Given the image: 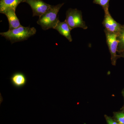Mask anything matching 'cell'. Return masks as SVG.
Returning a JSON list of instances; mask_svg holds the SVG:
<instances>
[{
    "label": "cell",
    "mask_w": 124,
    "mask_h": 124,
    "mask_svg": "<svg viewBox=\"0 0 124 124\" xmlns=\"http://www.w3.org/2000/svg\"><path fill=\"white\" fill-rule=\"evenodd\" d=\"M64 4L62 3L55 6L51 5L45 13L39 17L37 23L43 30L54 29L59 20L57 16L58 13Z\"/></svg>",
    "instance_id": "1"
},
{
    "label": "cell",
    "mask_w": 124,
    "mask_h": 124,
    "mask_svg": "<svg viewBox=\"0 0 124 124\" xmlns=\"http://www.w3.org/2000/svg\"><path fill=\"white\" fill-rule=\"evenodd\" d=\"M36 32V29L33 27H25L21 26L15 29L9 30L7 31L1 32L0 35L13 44L26 40L35 35Z\"/></svg>",
    "instance_id": "2"
},
{
    "label": "cell",
    "mask_w": 124,
    "mask_h": 124,
    "mask_svg": "<svg viewBox=\"0 0 124 124\" xmlns=\"http://www.w3.org/2000/svg\"><path fill=\"white\" fill-rule=\"evenodd\" d=\"M65 20L72 30L77 28H80L84 29L88 28L82 18V13L77 9L68 10L67 12Z\"/></svg>",
    "instance_id": "3"
},
{
    "label": "cell",
    "mask_w": 124,
    "mask_h": 124,
    "mask_svg": "<svg viewBox=\"0 0 124 124\" xmlns=\"http://www.w3.org/2000/svg\"><path fill=\"white\" fill-rule=\"evenodd\" d=\"M104 31L106 37L107 43L111 54L112 64L115 66L116 60L120 58L119 55L116 54L119 43L117 39V33L110 32L105 29Z\"/></svg>",
    "instance_id": "4"
},
{
    "label": "cell",
    "mask_w": 124,
    "mask_h": 124,
    "mask_svg": "<svg viewBox=\"0 0 124 124\" xmlns=\"http://www.w3.org/2000/svg\"><path fill=\"white\" fill-rule=\"evenodd\" d=\"M25 2L31 6L33 12V17L41 16L50 8L51 6L42 0H25Z\"/></svg>",
    "instance_id": "5"
},
{
    "label": "cell",
    "mask_w": 124,
    "mask_h": 124,
    "mask_svg": "<svg viewBox=\"0 0 124 124\" xmlns=\"http://www.w3.org/2000/svg\"><path fill=\"white\" fill-rule=\"evenodd\" d=\"M102 24L105 28L104 29L110 32L114 33H118L122 26V25L114 20L109 12L105 13Z\"/></svg>",
    "instance_id": "6"
},
{
    "label": "cell",
    "mask_w": 124,
    "mask_h": 124,
    "mask_svg": "<svg viewBox=\"0 0 124 124\" xmlns=\"http://www.w3.org/2000/svg\"><path fill=\"white\" fill-rule=\"evenodd\" d=\"M16 10L13 9H8L4 12L8 19L9 23V30L15 29L22 26L15 13Z\"/></svg>",
    "instance_id": "7"
},
{
    "label": "cell",
    "mask_w": 124,
    "mask_h": 124,
    "mask_svg": "<svg viewBox=\"0 0 124 124\" xmlns=\"http://www.w3.org/2000/svg\"><path fill=\"white\" fill-rule=\"evenodd\" d=\"M10 80L12 85L17 88L24 86L27 81L25 75L21 72H16L13 73L10 77Z\"/></svg>",
    "instance_id": "8"
},
{
    "label": "cell",
    "mask_w": 124,
    "mask_h": 124,
    "mask_svg": "<svg viewBox=\"0 0 124 124\" xmlns=\"http://www.w3.org/2000/svg\"><path fill=\"white\" fill-rule=\"evenodd\" d=\"M54 29L58 31L62 36L66 37L69 42L72 41V39L71 35L72 29L65 20L63 22H60L59 20Z\"/></svg>",
    "instance_id": "9"
},
{
    "label": "cell",
    "mask_w": 124,
    "mask_h": 124,
    "mask_svg": "<svg viewBox=\"0 0 124 124\" xmlns=\"http://www.w3.org/2000/svg\"><path fill=\"white\" fill-rule=\"evenodd\" d=\"M25 1V0H0V13L3 14L8 9L16 10L20 3Z\"/></svg>",
    "instance_id": "10"
},
{
    "label": "cell",
    "mask_w": 124,
    "mask_h": 124,
    "mask_svg": "<svg viewBox=\"0 0 124 124\" xmlns=\"http://www.w3.org/2000/svg\"><path fill=\"white\" fill-rule=\"evenodd\" d=\"M117 39L119 42L117 52L120 53L124 52V25H122L120 31L117 33Z\"/></svg>",
    "instance_id": "11"
},
{
    "label": "cell",
    "mask_w": 124,
    "mask_h": 124,
    "mask_svg": "<svg viewBox=\"0 0 124 124\" xmlns=\"http://www.w3.org/2000/svg\"><path fill=\"white\" fill-rule=\"evenodd\" d=\"M113 118L120 124H124V112H115L113 113Z\"/></svg>",
    "instance_id": "12"
},
{
    "label": "cell",
    "mask_w": 124,
    "mask_h": 124,
    "mask_svg": "<svg viewBox=\"0 0 124 124\" xmlns=\"http://www.w3.org/2000/svg\"><path fill=\"white\" fill-rule=\"evenodd\" d=\"M109 0H94V2L95 4L101 6L103 7L105 13L108 12V4Z\"/></svg>",
    "instance_id": "13"
},
{
    "label": "cell",
    "mask_w": 124,
    "mask_h": 124,
    "mask_svg": "<svg viewBox=\"0 0 124 124\" xmlns=\"http://www.w3.org/2000/svg\"><path fill=\"white\" fill-rule=\"evenodd\" d=\"M104 117L106 121L107 124H120L114 119L113 117L104 115Z\"/></svg>",
    "instance_id": "14"
},
{
    "label": "cell",
    "mask_w": 124,
    "mask_h": 124,
    "mask_svg": "<svg viewBox=\"0 0 124 124\" xmlns=\"http://www.w3.org/2000/svg\"><path fill=\"white\" fill-rule=\"evenodd\" d=\"M120 57H122L124 58V52H122V53H120V55H119Z\"/></svg>",
    "instance_id": "15"
},
{
    "label": "cell",
    "mask_w": 124,
    "mask_h": 124,
    "mask_svg": "<svg viewBox=\"0 0 124 124\" xmlns=\"http://www.w3.org/2000/svg\"><path fill=\"white\" fill-rule=\"evenodd\" d=\"M122 111H123V112H124V107L123 108H122Z\"/></svg>",
    "instance_id": "16"
},
{
    "label": "cell",
    "mask_w": 124,
    "mask_h": 124,
    "mask_svg": "<svg viewBox=\"0 0 124 124\" xmlns=\"http://www.w3.org/2000/svg\"><path fill=\"white\" fill-rule=\"evenodd\" d=\"M123 95H124V91H123Z\"/></svg>",
    "instance_id": "17"
}]
</instances>
